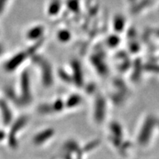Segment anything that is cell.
Returning a JSON list of instances; mask_svg holds the SVG:
<instances>
[{
    "label": "cell",
    "mask_w": 159,
    "mask_h": 159,
    "mask_svg": "<svg viewBox=\"0 0 159 159\" xmlns=\"http://www.w3.org/2000/svg\"><path fill=\"white\" fill-rule=\"evenodd\" d=\"M3 52H4V47H3L2 44V43H0V56H1Z\"/></svg>",
    "instance_id": "cell-9"
},
{
    "label": "cell",
    "mask_w": 159,
    "mask_h": 159,
    "mask_svg": "<svg viewBox=\"0 0 159 159\" xmlns=\"http://www.w3.org/2000/svg\"><path fill=\"white\" fill-rule=\"evenodd\" d=\"M42 27L39 26H35L29 29L28 31L26 33V36L29 40H36L40 37V35L42 34Z\"/></svg>",
    "instance_id": "cell-5"
},
{
    "label": "cell",
    "mask_w": 159,
    "mask_h": 159,
    "mask_svg": "<svg viewBox=\"0 0 159 159\" xmlns=\"http://www.w3.org/2000/svg\"><path fill=\"white\" fill-rule=\"evenodd\" d=\"M21 98L19 103H27L30 100V85L28 75L27 72H24L21 76Z\"/></svg>",
    "instance_id": "cell-3"
},
{
    "label": "cell",
    "mask_w": 159,
    "mask_h": 159,
    "mask_svg": "<svg viewBox=\"0 0 159 159\" xmlns=\"http://www.w3.org/2000/svg\"><path fill=\"white\" fill-rule=\"evenodd\" d=\"M11 0H0V16L5 14Z\"/></svg>",
    "instance_id": "cell-7"
},
{
    "label": "cell",
    "mask_w": 159,
    "mask_h": 159,
    "mask_svg": "<svg viewBox=\"0 0 159 159\" xmlns=\"http://www.w3.org/2000/svg\"><path fill=\"white\" fill-rule=\"evenodd\" d=\"M4 137H5V133L2 130H0V140L3 139Z\"/></svg>",
    "instance_id": "cell-8"
},
{
    "label": "cell",
    "mask_w": 159,
    "mask_h": 159,
    "mask_svg": "<svg viewBox=\"0 0 159 159\" xmlns=\"http://www.w3.org/2000/svg\"><path fill=\"white\" fill-rule=\"evenodd\" d=\"M30 54V52L28 50L27 52H20L13 55L11 58H10L5 63V66H4L5 69L7 71H14L25 61L27 55Z\"/></svg>",
    "instance_id": "cell-1"
},
{
    "label": "cell",
    "mask_w": 159,
    "mask_h": 159,
    "mask_svg": "<svg viewBox=\"0 0 159 159\" xmlns=\"http://www.w3.org/2000/svg\"><path fill=\"white\" fill-rule=\"evenodd\" d=\"M27 122V119L26 117L22 116L21 118H19L18 120L13 124V127H12L11 132L9 134V144L11 145V148H16L17 146V142L16 139V134L20 130V129L23 128L25 126V125Z\"/></svg>",
    "instance_id": "cell-2"
},
{
    "label": "cell",
    "mask_w": 159,
    "mask_h": 159,
    "mask_svg": "<svg viewBox=\"0 0 159 159\" xmlns=\"http://www.w3.org/2000/svg\"><path fill=\"white\" fill-rule=\"evenodd\" d=\"M49 135V131H44V132L41 133V134L35 137L34 142L36 143V144H41V142H43L45 139H48Z\"/></svg>",
    "instance_id": "cell-6"
},
{
    "label": "cell",
    "mask_w": 159,
    "mask_h": 159,
    "mask_svg": "<svg viewBox=\"0 0 159 159\" xmlns=\"http://www.w3.org/2000/svg\"><path fill=\"white\" fill-rule=\"evenodd\" d=\"M0 109H1L2 111V115L4 123H5V125H9L12 119L11 111L10 110L7 103L4 100H2V99L0 100Z\"/></svg>",
    "instance_id": "cell-4"
}]
</instances>
